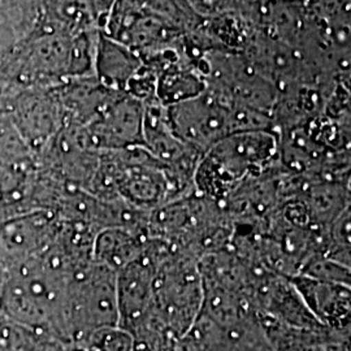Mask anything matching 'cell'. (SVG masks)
Returning a JSON list of instances; mask_svg holds the SVG:
<instances>
[{"label": "cell", "instance_id": "1", "mask_svg": "<svg viewBox=\"0 0 351 351\" xmlns=\"http://www.w3.org/2000/svg\"><path fill=\"white\" fill-rule=\"evenodd\" d=\"M167 119L176 138L199 155L233 134L271 130L272 125L271 117L208 88L197 98L167 107Z\"/></svg>", "mask_w": 351, "mask_h": 351}, {"label": "cell", "instance_id": "2", "mask_svg": "<svg viewBox=\"0 0 351 351\" xmlns=\"http://www.w3.org/2000/svg\"><path fill=\"white\" fill-rule=\"evenodd\" d=\"M277 147L272 130L233 134L202 155L194 184L207 198H226L252 172H262L275 158Z\"/></svg>", "mask_w": 351, "mask_h": 351}, {"label": "cell", "instance_id": "3", "mask_svg": "<svg viewBox=\"0 0 351 351\" xmlns=\"http://www.w3.org/2000/svg\"><path fill=\"white\" fill-rule=\"evenodd\" d=\"M68 324L72 345H80L94 333L117 328L119 306L116 272L94 261L78 267L68 290Z\"/></svg>", "mask_w": 351, "mask_h": 351}, {"label": "cell", "instance_id": "4", "mask_svg": "<svg viewBox=\"0 0 351 351\" xmlns=\"http://www.w3.org/2000/svg\"><path fill=\"white\" fill-rule=\"evenodd\" d=\"M60 226L55 215L32 210L14 215L0 224V267L10 272L47 250L58 237Z\"/></svg>", "mask_w": 351, "mask_h": 351}, {"label": "cell", "instance_id": "5", "mask_svg": "<svg viewBox=\"0 0 351 351\" xmlns=\"http://www.w3.org/2000/svg\"><path fill=\"white\" fill-rule=\"evenodd\" d=\"M143 66L136 52L99 33L97 39L94 75L104 88L123 93Z\"/></svg>", "mask_w": 351, "mask_h": 351}, {"label": "cell", "instance_id": "6", "mask_svg": "<svg viewBox=\"0 0 351 351\" xmlns=\"http://www.w3.org/2000/svg\"><path fill=\"white\" fill-rule=\"evenodd\" d=\"M16 129L25 142L38 145L45 142L53 134L60 125L64 112L59 98H53L50 93L29 94L17 101L14 107Z\"/></svg>", "mask_w": 351, "mask_h": 351}]
</instances>
